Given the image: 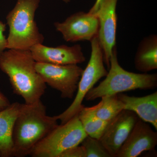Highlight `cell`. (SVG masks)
Masks as SVG:
<instances>
[{"label": "cell", "mask_w": 157, "mask_h": 157, "mask_svg": "<svg viewBox=\"0 0 157 157\" xmlns=\"http://www.w3.org/2000/svg\"><path fill=\"white\" fill-rule=\"evenodd\" d=\"M102 0H96L94 4V6L92 7L91 9H90L89 12L92 14H94L98 10V7L100 5V3L102 2Z\"/></svg>", "instance_id": "22"}, {"label": "cell", "mask_w": 157, "mask_h": 157, "mask_svg": "<svg viewBox=\"0 0 157 157\" xmlns=\"http://www.w3.org/2000/svg\"><path fill=\"white\" fill-rule=\"evenodd\" d=\"M157 144V132L139 118L115 157H137L143 152L153 150Z\"/></svg>", "instance_id": "11"}, {"label": "cell", "mask_w": 157, "mask_h": 157, "mask_svg": "<svg viewBox=\"0 0 157 157\" xmlns=\"http://www.w3.org/2000/svg\"><path fill=\"white\" fill-rule=\"evenodd\" d=\"M6 29V24L0 21V56L7 49V40L5 36Z\"/></svg>", "instance_id": "20"}, {"label": "cell", "mask_w": 157, "mask_h": 157, "mask_svg": "<svg viewBox=\"0 0 157 157\" xmlns=\"http://www.w3.org/2000/svg\"><path fill=\"white\" fill-rule=\"evenodd\" d=\"M10 104L9 99L0 90V111L5 109Z\"/></svg>", "instance_id": "21"}, {"label": "cell", "mask_w": 157, "mask_h": 157, "mask_svg": "<svg viewBox=\"0 0 157 157\" xmlns=\"http://www.w3.org/2000/svg\"><path fill=\"white\" fill-rule=\"evenodd\" d=\"M59 157H86V155L83 147L78 145L67 150Z\"/></svg>", "instance_id": "19"}, {"label": "cell", "mask_w": 157, "mask_h": 157, "mask_svg": "<svg viewBox=\"0 0 157 157\" xmlns=\"http://www.w3.org/2000/svg\"><path fill=\"white\" fill-rule=\"evenodd\" d=\"M40 2V0H17L7 14V49L29 50L32 46L43 43L45 38L35 20Z\"/></svg>", "instance_id": "3"}, {"label": "cell", "mask_w": 157, "mask_h": 157, "mask_svg": "<svg viewBox=\"0 0 157 157\" xmlns=\"http://www.w3.org/2000/svg\"><path fill=\"white\" fill-rule=\"evenodd\" d=\"M86 157H111L99 139L87 136L81 143Z\"/></svg>", "instance_id": "18"}, {"label": "cell", "mask_w": 157, "mask_h": 157, "mask_svg": "<svg viewBox=\"0 0 157 157\" xmlns=\"http://www.w3.org/2000/svg\"><path fill=\"white\" fill-rule=\"evenodd\" d=\"M22 104L14 102L0 111V157L13 155V129Z\"/></svg>", "instance_id": "14"}, {"label": "cell", "mask_w": 157, "mask_h": 157, "mask_svg": "<svg viewBox=\"0 0 157 157\" xmlns=\"http://www.w3.org/2000/svg\"><path fill=\"white\" fill-rule=\"evenodd\" d=\"M29 50L35 60L39 63L62 65L78 64L86 60L81 45L78 44L52 47L42 43L32 46Z\"/></svg>", "instance_id": "12"}, {"label": "cell", "mask_w": 157, "mask_h": 157, "mask_svg": "<svg viewBox=\"0 0 157 157\" xmlns=\"http://www.w3.org/2000/svg\"><path fill=\"white\" fill-rule=\"evenodd\" d=\"M118 0H102L95 13L99 21L98 37L104 54V59L109 68L113 49L116 46Z\"/></svg>", "instance_id": "9"}, {"label": "cell", "mask_w": 157, "mask_h": 157, "mask_svg": "<svg viewBox=\"0 0 157 157\" xmlns=\"http://www.w3.org/2000/svg\"><path fill=\"white\" fill-rule=\"evenodd\" d=\"M56 116H49L41 100L22 104L13 129L12 157L29 155L36 144L58 125Z\"/></svg>", "instance_id": "2"}, {"label": "cell", "mask_w": 157, "mask_h": 157, "mask_svg": "<svg viewBox=\"0 0 157 157\" xmlns=\"http://www.w3.org/2000/svg\"><path fill=\"white\" fill-rule=\"evenodd\" d=\"M88 135L78 113L63 124L57 126L36 144L29 155L33 157H59L63 152L81 144Z\"/></svg>", "instance_id": "5"}, {"label": "cell", "mask_w": 157, "mask_h": 157, "mask_svg": "<svg viewBox=\"0 0 157 157\" xmlns=\"http://www.w3.org/2000/svg\"><path fill=\"white\" fill-rule=\"evenodd\" d=\"M122 102L124 109L136 113L140 119L152 125L157 129V91L144 97L129 96L124 94H117Z\"/></svg>", "instance_id": "13"}, {"label": "cell", "mask_w": 157, "mask_h": 157, "mask_svg": "<svg viewBox=\"0 0 157 157\" xmlns=\"http://www.w3.org/2000/svg\"><path fill=\"white\" fill-rule=\"evenodd\" d=\"M36 69L45 84L61 94L65 99H72L78 88L83 70L77 64L56 65L36 62Z\"/></svg>", "instance_id": "7"}, {"label": "cell", "mask_w": 157, "mask_h": 157, "mask_svg": "<svg viewBox=\"0 0 157 157\" xmlns=\"http://www.w3.org/2000/svg\"><path fill=\"white\" fill-rule=\"evenodd\" d=\"M90 42V58L80 77L75 99L67 109L56 116L58 120L60 121L61 124L67 122L79 112L84 106L82 103L87 93L108 73L104 66V54L98 35L94 37Z\"/></svg>", "instance_id": "6"}, {"label": "cell", "mask_w": 157, "mask_h": 157, "mask_svg": "<svg viewBox=\"0 0 157 157\" xmlns=\"http://www.w3.org/2000/svg\"><path fill=\"white\" fill-rule=\"evenodd\" d=\"M97 105L86 108L97 117L106 121H109L124 109L122 102L117 94L102 97Z\"/></svg>", "instance_id": "16"}, {"label": "cell", "mask_w": 157, "mask_h": 157, "mask_svg": "<svg viewBox=\"0 0 157 157\" xmlns=\"http://www.w3.org/2000/svg\"><path fill=\"white\" fill-rule=\"evenodd\" d=\"M83 130L88 136L99 139L109 121L100 119L83 106L78 113Z\"/></svg>", "instance_id": "17"}, {"label": "cell", "mask_w": 157, "mask_h": 157, "mask_svg": "<svg viewBox=\"0 0 157 157\" xmlns=\"http://www.w3.org/2000/svg\"><path fill=\"white\" fill-rule=\"evenodd\" d=\"M36 63L30 50L8 49L0 56V70L9 77L14 94L27 104L40 101L47 88Z\"/></svg>", "instance_id": "1"}, {"label": "cell", "mask_w": 157, "mask_h": 157, "mask_svg": "<svg viewBox=\"0 0 157 157\" xmlns=\"http://www.w3.org/2000/svg\"><path fill=\"white\" fill-rule=\"evenodd\" d=\"M139 118L135 113L124 109L109 121L99 140L111 157H116Z\"/></svg>", "instance_id": "10"}, {"label": "cell", "mask_w": 157, "mask_h": 157, "mask_svg": "<svg viewBox=\"0 0 157 157\" xmlns=\"http://www.w3.org/2000/svg\"><path fill=\"white\" fill-rule=\"evenodd\" d=\"M109 68L105 79L87 93L85 97L86 101H94L104 96L117 95L128 91L151 90L157 87L156 73H132L122 67L118 61L116 46L113 49Z\"/></svg>", "instance_id": "4"}, {"label": "cell", "mask_w": 157, "mask_h": 157, "mask_svg": "<svg viewBox=\"0 0 157 157\" xmlns=\"http://www.w3.org/2000/svg\"><path fill=\"white\" fill-rule=\"evenodd\" d=\"M136 70L147 73L157 69V36L152 35L141 41L135 58Z\"/></svg>", "instance_id": "15"}, {"label": "cell", "mask_w": 157, "mask_h": 157, "mask_svg": "<svg viewBox=\"0 0 157 157\" xmlns=\"http://www.w3.org/2000/svg\"><path fill=\"white\" fill-rule=\"evenodd\" d=\"M61 1H63V2H64L65 3H68L70 2L71 0H61Z\"/></svg>", "instance_id": "23"}, {"label": "cell", "mask_w": 157, "mask_h": 157, "mask_svg": "<svg viewBox=\"0 0 157 157\" xmlns=\"http://www.w3.org/2000/svg\"><path fill=\"white\" fill-rule=\"evenodd\" d=\"M54 25L65 41L75 42L91 41L98 35L99 21L95 14L79 11L68 17L63 22Z\"/></svg>", "instance_id": "8"}]
</instances>
